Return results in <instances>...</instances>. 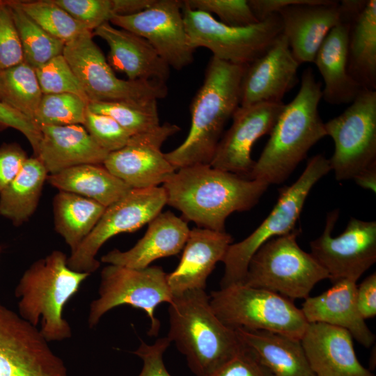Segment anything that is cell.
Masks as SVG:
<instances>
[{
    "instance_id": "1",
    "label": "cell",
    "mask_w": 376,
    "mask_h": 376,
    "mask_svg": "<svg viewBox=\"0 0 376 376\" xmlns=\"http://www.w3.org/2000/svg\"><path fill=\"white\" fill-rule=\"evenodd\" d=\"M269 184L197 164L178 169L162 184L166 204L200 228L224 232L227 217L251 210Z\"/></svg>"
},
{
    "instance_id": "2",
    "label": "cell",
    "mask_w": 376,
    "mask_h": 376,
    "mask_svg": "<svg viewBox=\"0 0 376 376\" xmlns=\"http://www.w3.org/2000/svg\"><path fill=\"white\" fill-rule=\"evenodd\" d=\"M245 68L212 56L203 84L191 103L188 135L178 147L164 153L176 170L210 164L227 121L240 107Z\"/></svg>"
},
{
    "instance_id": "3",
    "label": "cell",
    "mask_w": 376,
    "mask_h": 376,
    "mask_svg": "<svg viewBox=\"0 0 376 376\" xmlns=\"http://www.w3.org/2000/svg\"><path fill=\"white\" fill-rule=\"evenodd\" d=\"M321 99L322 84L308 68L297 95L284 105L248 179L271 185L288 178L309 150L327 136L318 111Z\"/></svg>"
},
{
    "instance_id": "4",
    "label": "cell",
    "mask_w": 376,
    "mask_h": 376,
    "mask_svg": "<svg viewBox=\"0 0 376 376\" xmlns=\"http://www.w3.org/2000/svg\"><path fill=\"white\" fill-rule=\"evenodd\" d=\"M169 304L167 337L196 376L210 375L243 347L235 330L213 311L205 290H188L173 296Z\"/></svg>"
},
{
    "instance_id": "5",
    "label": "cell",
    "mask_w": 376,
    "mask_h": 376,
    "mask_svg": "<svg viewBox=\"0 0 376 376\" xmlns=\"http://www.w3.org/2000/svg\"><path fill=\"white\" fill-rule=\"evenodd\" d=\"M89 276L71 269L65 253L52 251L35 261L20 278L15 291L19 299V315L35 327L40 322V331L48 342L70 338L72 329L63 311Z\"/></svg>"
},
{
    "instance_id": "6",
    "label": "cell",
    "mask_w": 376,
    "mask_h": 376,
    "mask_svg": "<svg viewBox=\"0 0 376 376\" xmlns=\"http://www.w3.org/2000/svg\"><path fill=\"white\" fill-rule=\"evenodd\" d=\"M330 171L329 159L324 155H316L308 159L298 179L280 191L276 205L261 224L247 237L229 246L222 261L224 274L220 288L243 283L249 263L257 250L268 240L296 229L310 191Z\"/></svg>"
},
{
    "instance_id": "7",
    "label": "cell",
    "mask_w": 376,
    "mask_h": 376,
    "mask_svg": "<svg viewBox=\"0 0 376 376\" xmlns=\"http://www.w3.org/2000/svg\"><path fill=\"white\" fill-rule=\"evenodd\" d=\"M209 297L216 315L233 329L272 331L300 340L308 325L291 300L268 290L235 284Z\"/></svg>"
},
{
    "instance_id": "8",
    "label": "cell",
    "mask_w": 376,
    "mask_h": 376,
    "mask_svg": "<svg viewBox=\"0 0 376 376\" xmlns=\"http://www.w3.org/2000/svg\"><path fill=\"white\" fill-rule=\"evenodd\" d=\"M300 231L296 228L263 244L251 258L243 284L305 299L318 282L329 279L311 253L299 246Z\"/></svg>"
},
{
    "instance_id": "9",
    "label": "cell",
    "mask_w": 376,
    "mask_h": 376,
    "mask_svg": "<svg viewBox=\"0 0 376 376\" xmlns=\"http://www.w3.org/2000/svg\"><path fill=\"white\" fill-rule=\"evenodd\" d=\"M182 13L190 47L208 49L212 56L233 64L247 65L261 56L282 33L278 13L246 26L221 23L212 15L183 4Z\"/></svg>"
},
{
    "instance_id": "10",
    "label": "cell",
    "mask_w": 376,
    "mask_h": 376,
    "mask_svg": "<svg viewBox=\"0 0 376 376\" xmlns=\"http://www.w3.org/2000/svg\"><path fill=\"white\" fill-rule=\"evenodd\" d=\"M97 299L90 304L88 323L93 328L102 316L113 308L129 305L143 311L150 319L148 334L157 336L160 322L156 308L170 303L173 297L167 281V274L159 266L132 269L109 265L101 272Z\"/></svg>"
},
{
    "instance_id": "11",
    "label": "cell",
    "mask_w": 376,
    "mask_h": 376,
    "mask_svg": "<svg viewBox=\"0 0 376 376\" xmlns=\"http://www.w3.org/2000/svg\"><path fill=\"white\" fill-rule=\"evenodd\" d=\"M324 127L334 144L329 159L337 180H354L376 169V91L363 89Z\"/></svg>"
},
{
    "instance_id": "12",
    "label": "cell",
    "mask_w": 376,
    "mask_h": 376,
    "mask_svg": "<svg viewBox=\"0 0 376 376\" xmlns=\"http://www.w3.org/2000/svg\"><path fill=\"white\" fill-rule=\"evenodd\" d=\"M87 31L65 44L63 55L89 102H136L165 98L166 83L119 79Z\"/></svg>"
},
{
    "instance_id": "13",
    "label": "cell",
    "mask_w": 376,
    "mask_h": 376,
    "mask_svg": "<svg viewBox=\"0 0 376 376\" xmlns=\"http://www.w3.org/2000/svg\"><path fill=\"white\" fill-rule=\"evenodd\" d=\"M166 205L162 187L131 189L123 197L107 207L90 234L68 258V267L91 274L100 267L96 256L112 237L132 233L148 224Z\"/></svg>"
},
{
    "instance_id": "14",
    "label": "cell",
    "mask_w": 376,
    "mask_h": 376,
    "mask_svg": "<svg viewBox=\"0 0 376 376\" xmlns=\"http://www.w3.org/2000/svg\"><path fill=\"white\" fill-rule=\"evenodd\" d=\"M338 217V210L327 214L322 233L310 242L311 254L333 283L357 281L376 261V221L351 217L344 231L332 237Z\"/></svg>"
},
{
    "instance_id": "15",
    "label": "cell",
    "mask_w": 376,
    "mask_h": 376,
    "mask_svg": "<svg viewBox=\"0 0 376 376\" xmlns=\"http://www.w3.org/2000/svg\"><path fill=\"white\" fill-rule=\"evenodd\" d=\"M110 22L146 39L171 68L182 70L194 61L185 29L182 1L155 0L146 10L114 15Z\"/></svg>"
},
{
    "instance_id": "16",
    "label": "cell",
    "mask_w": 376,
    "mask_h": 376,
    "mask_svg": "<svg viewBox=\"0 0 376 376\" xmlns=\"http://www.w3.org/2000/svg\"><path fill=\"white\" fill-rule=\"evenodd\" d=\"M175 124L164 123L131 136L123 148L109 152L103 165L132 189L158 187L177 170L162 152L164 142L178 132Z\"/></svg>"
},
{
    "instance_id": "17",
    "label": "cell",
    "mask_w": 376,
    "mask_h": 376,
    "mask_svg": "<svg viewBox=\"0 0 376 376\" xmlns=\"http://www.w3.org/2000/svg\"><path fill=\"white\" fill-rule=\"evenodd\" d=\"M284 105L282 102L240 106L210 165L248 179L255 164L251 156L253 145L261 136L270 134Z\"/></svg>"
},
{
    "instance_id": "18",
    "label": "cell",
    "mask_w": 376,
    "mask_h": 376,
    "mask_svg": "<svg viewBox=\"0 0 376 376\" xmlns=\"http://www.w3.org/2000/svg\"><path fill=\"white\" fill-rule=\"evenodd\" d=\"M299 65L286 37L281 33L261 56L246 65L240 106L282 102L284 95L298 83Z\"/></svg>"
},
{
    "instance_id": "19",
    "label": "cell",
    "mask_w": 376,
    "mask_h": 376,
    "mask_svg": "<svg viewBox=\"0 0 376 376\" xmlns=\"http://www.w3.org/2000/svg\"><path fill=\"white\" fill-rule=\"evenodd\" d=\"M277 13L282 34L299 65L313 63L326 36L342 20L339 2L331 0L288 6Z\"/></svg>"
},
{
    "instance_id": "20",
    "label": "cell",
    "mask_w": 376,
    "mask_h": 376,
    "mask_svg": "<svg viewBox=\"0 0 376 376\" xmlns=\"http://www.w3.org/2000/svg\"><path fill=\"white\" fill-rule=\"evenodd\" d=\"M300 342L316 376H375L357 359L352 336L343 328L308 323Z\"/></svg>"
},
{
    "instance_id": "21",
    "label": "cell",
    "mask_w": 376,
    "mask_h": 376,
    "mask_svg": "<svg viewBox=\"0 0 376 376\" xmlns=\"http://www.w3.org/2000/svg\"><path fill=\"white\" fill-rule=\"evenodd\" d=\"M233 237L226 231L204 228L190 230L183 253L175 269L167 274L173 296L192 290H205L209 275L223 261Z\"/></svg>"
},
{
    "instance_id": "22",
    "label": "cell",
    "mask_w": 376,
    "mask_h": 376,
    "mask_svg": "<svg viewBox=\"0 0 376 376\" xmlns=\"http://www.w3.org/2000/svg\"><path fill=\"white\" fill-rule=\"evenodd\" d=\"M109 47L108 63L125 73L128 80L157 81L166 83L170 67L143 38L104 23L93 31Z\"/></svg>"
},
{
    "instance_id": "23",
    "label": "cell",
    "mask_w": 376,
    "mask_h": 376,
    "mask_svg": "<svg viewBox=\"0 0 376 376\" xmlns=\"http://www.w3.org/2000/svg\"><path fill=\"white\" fill-rule=\"evenodd\" d=\"M145 235L129 250L113 249L101 257L109 265L132 269L146 268L155 260L179 253L187 242L189 228L185 220L167 211L148 224Z\"/></svg>"
},
{
    "instance_id": "24",
    "label": "cell",
    "mask_w": 376,
    "mask_h": 376,
    "mask_svg": "<svg viewBox=\"0 0 376 376\" xmlns=\"http://www.w3.org/2000/svg\"><path fill=\"white\" fill-rule=\"evenodd\" d=\"M349 21L348 71L363 89H376V1H340Z\"/></svg>"
},
{
    "instance_id": "25",
    "label": "cell",
    "mask_w": 376,
    "mask_h": 376,
    "mask_svg": "<svg viewBox=\"0 0 376 376\" xmlns=\"http://www.w3.org/2000/svg\"><path fill=\"white\" fill-rule=\"evenodd\" d=\"M357 288V281L338 280L322 294L305 299L301 311L308 323L322 322L343 328L361 345L369 347L375 336L359 312Z\"/></svg>"
},
{
    "instance_id": "26",
    "label": "cell",
    "mask_w": 376,
    "mask_h": 376,
    "mask_svg": "<svg viewBox=\"0 0 376 376\" xmlns=\"http://www.w3.org/2000/svg\"><path fill=\"white\" fill-rule=\"evenodd\" d=\"M37 155L48 174L87 164H103L109 152L82 125L44 126Z\"/></svg>"
},
{
    "instance_id": "27",
    "label": "cell",
    "mask_w": 376,
    "mask_h": 376,
    "mask_svg": "<svg viewBox=\"0 0 376 376\" xmlns=\"http://www.w3.org/2000/svg\"><path fill=\"white\" fill-rule=\"evenodd\" d=\"M350 23L342 18L320 45L313 63L324 83L322 98L330 104L351 103L363 90L348 71Z\"/></svg>"
},
{
    "instance_id": "28",
    "label": "cell",
    "mask_w": 376,
    "mask_h": 376,
    "mask_svg": "<svg viewBox=\"0 0 376 376\" xmlns=\"http://www.w3.org/2000/svg\"><path fill=\"white\" fill-rule=\"evenodd\" d=\"M274 376H316L311 369L300 340L276 332L235 329Z\"/></svg>"
},
{
    "instance_id": "29",
    "label": "cell",
    "mask_w": 376,
    "mask_h": 376,
    "mask_svg": "<svg viewBox=\"0 0 376 376\" xmlns=\"http://www.w3.org/2000/svg\"><path fill=\"white\" fill-rule=\"evenodd\" d=\"M47 181L59 191L88 198L105 207L120 199L132 189L103 164L73 166L48 174Z\"/></svg>"
},
{
    "instance_id": "30",
    "label": "cell",
    "mask_w": 376,
    "mask_h": 376,
    "mask_svg": "<svg viewBox=\"0 0 376 376\" xmlns=\"http://www.w3.org/2000/svg\"><path fill=\"white\" fill-rule=\"evenodd\" d=\"M48 173L36 157H28L17 177L0 193V215L19 226L37 209Z\"/></svg>"
},
{
    "instance_id": "31",
    "label": "cell",
    "mask_w": 376,
    "mask_h": 376,
    "mask_svg": "<svg viewBox=\"0 0 376 376\" xmlns=\"http://www.w3.org/2000/svg\"><path fill=\"white\" fill-rule=\"evenodd\" d=\"M106 207L99 203L71 192L59 191L53 199L56 231L74 251L90 234Z\"/></svg>"
},
{
    "instance_id": "32",
    "label": "cell",
    "mask_w": 376,
    "mask_h": 376,
    "mask_svg": "<svg viewBox=\"0 0 376 376\" xmlns=\"http://www.w3.org/2000/svg\"><path fill=\"white\" fill-rule=\"evenodd\" d=\"M42 95L35 69L26 62L0 71V102L33 121Z\"/></svg>"
},
{
    "instance_id": "33",
    "label": "cell",
    "mask_w": 376,
    "mask_h": 376,
    "mask_svg": "<svg viewBox=\"0 0 376 376\" xmlns=\"http://www.w3.org/2000/svg\"><path fill=\"white\" fill-rule=\"evenodd\" d=\"M17 29L24 55V61L33 69L52 58L63 54L65 43L49 35L17 5L8 0Z\"/></svg>"
},
{
    "instance_id": "34",
    "label": "cell",
    "mask_w": 376,
    "mask_h": 376,
    "mask_svg": "<svg viewBox=\"0 0 376 376\" xmlns=\"http://www.w3.org/2000/svg\"><path fill=\"white\" fill-rule=\"evenodd\" d=\"M88 109L109 116L132 136L158 127L159 118L157 100L149 99L136 102H89Z\"/></svg>"
},
{
    "instance_id": "35",
    "label": "cell",
    "mask_w": 376,
    "mask_h": 376,
    "mask_svg": "<svg viewBox=\"0 0 376 376\" xmlns=\"http://www.w3.org/2000/svg\"><path fill=\"white\" fill-rule=\"evenodd\" d=\"M16 2L20 8L42 29L65 44L84 32L89 31L53 0L16 1Z\"/></svg>"
},
{
    "instance_id": "36",
    "label": "cell",
    "mask_w": 376,
    "mask_h": 376,
    "mask_svg": "<svg viewBox=\"0 0 376 376\" xmlns=\"http://www.w3.org/2000/svg\"><path fill=\"white\" fill-rule=\"evenodd\" d=\"M88 102L70 93L43 95L34 123L44 126L84 125Z\"/></svg>"
},
{
    "instance_id": "37",
    "label": "cell",
    "mask_w": 376,
    "mask_h": 376,
    "mask_svg": "<svg viewBox=\"0 0 376 376\" xmlns=\"http://www.w3.org/2000/svg\"><path fill=\"white\" fill-rule=\"evenodd\" d=\"M43 95L70 93L89 102L86 94L63 54L35 69Z\"/></svg>"
},
{
    "instance_id": "38",
    "label": "cell",
    "mask_w": 376,
    "mask_h": 376,
    "mask_svg": "<svg viewBox=\"0 0 376 376\" xmlns=\"http://www.w3.org/2000/svg\"><path fill=\"white\" fill-rule=\"evenodd\" d=\"M188 8L215 14L219 21L233 26H246L259 22L247 0H184Z\"/></svg>"
},
{
    "instance_id": "39",
    "label": "cell",
    "mask_w": 376,
    "mask_h": 376,
    "mask_svg": "<svg viewBox=\"0 0 376 376\" xmlns=\"http://www.w3.org/2000/svg\"><path fill=\"white\" fill-rule=\"evenodd\" d=\"M83 126L95 143L108 152L123 148L132 136L111 117L92 112L88 108Z\"/></svg>"
},
{
    "instance_id": "40",
    "label": "cell",
    "mask_w": 376,
    "mask_h": 376,
    "mask_svg": "<svg viewBox=\"0 0 376 376\" xmlns=\"http://www.w3.org/2000/svg\"><path fill=\"white\" fill-rule=\"evenodd\" d=\"M22 62V47L10 5L0 0V71Z\"/></svg>"
},
{
    "instance_id": "41",
    "label": "cell",
    "mask_w": 376,
    "mask_h": 376,
    "mask_svg": "<svg viewBox=\"0 0 376 376\" xmlns=\"http://www.w3.org/2000/svg\"><path fill=\"white\" fill-rule=\"evenodd\" d=\"M90 31L114 16L112 0H53Z\"/></svg>"
},
{
    "instance_id": "42",
    "label": "cell",
    "mask_w": 376,
    "mask_h": 376,
    "mask_svg": "<svg viewBox=\"0 0 376 376\" xmlns=\"http://www.w3.org/2000/svg\"><path fill=\"white\" fill-rule=\"evenodd\" d=\"M244 345V344H243ZM209 376H274L244 345L231 359Z\"/></svg>"
},
{
    "instance_id": "43",
    "label": "cell",
    "mask_w": 376,
    "mask_h": 376,
    "mask_svg": "<svg viewBox=\"0 0 376 376\" xmlns=\"http://www.w3.org/2000/svg\"><path fill=\"white\" fill-rule=\"evenodd\" d=\"M171 343L167 336L158 338L151 345L141 340L139 347L133 352L143 362L137 376H171L163 360L164 353Z\"/></svg>"
},
{
    "instance_id": "44",
    "label": "cell",
    "mask_w": 376,
    "mask_h": 376,
    "mask_svg": "<svg viewBox=\"0 0 376 376\" xmlns=\"http://www.w3.org/2000/svg\"><path fill=\"white\" fill-rule=\"evenodd\" d=\"M13 128L29 141L36 156L41 139L40 128L29 117L0 102V131Z\"/></svg>"
},
{
    "instance_id": "45",
    "label": "cell",
    "mask_w": 376,
    "mask_h": 376,
    "mask_svg": "<svg viewBox=\"0 0 376 376\" xmlns=\"http://www.w3.org/2000/svg\"><path fill=\"white\" fill-rule=\"evenodd\" d=\"M28 157L16 143H3L0 147V193L19 174Z\"/></svg>"
},
{
    "instance_id": "46",
    "label": "cell",
    "mask_w": 376,
    "mask_h": 376,
    "mask_svg": "<svg viewBox=\"0 0 376 376\" xmlns=\"http://www.w3.org/2000/svg\"><path fill=\"white\" fill-rule=\"evenodd\" d=\"M357 304L361 316L366 320L376 315V273L367 276L357 288Z\"/></svg>"
},
{
    "instance_id": "47",
    "label": "cell",
    "mask_w": 376,
    "mask_h": 376,
    "mask_svg": "<svg viewBox=\"0 0 376 376\" xmlns=\"http://www.w3.org/2000/svg\"><path fill=\"white\" fill-rule=\"evenodd\" d=\"M155 0H112L114 15H130L149 8Z\"/></svg>"
},
{
    "instance_id": "48",
    "label": "cell",
    "mask_w": 376,
    "mask_h": 376,
    "mask_svg": "<svg viewBox=\"0 0 376 376\" xmlns=\"http://www.w3.org/2000/svg\"><path fill=\"white\" fill-rule=\"evenodd\" d=\"M355 182L362 188L375 192L376 169L368 170L354 179Z\"/></svg>"
},
{
    "instance_id": "49",
    "label": "cell",
    "mask_w": 376,
    "mask_h": 376,
    "mask_svg": "<svg viewBox=\"0 0 376 376\" xmlns=\"http://www.w3.org/2000/svg\"><path fill=\"white\" fill-rule=\"evenodd\" d=\"M0 250H1V248H0Z\"/></svg>"
}]
</instances>
